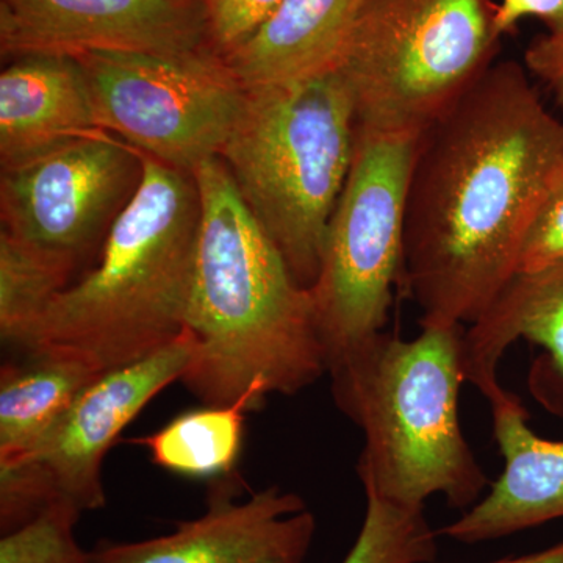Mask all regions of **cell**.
I'll return each instance as SVG.
<instances>
[{"instance_id": "cell-21", "label": "cell", "mask_w": 563, "mask_h": 563, "mask_svg": "<svg viewBox=\"0 0 563 563\" xmlns=\"http://www.w3.org/2000/svg\"><path fill=\"white\" fill-rule=\"evenodd\" d=\"M81 514L70 499H55L27 525L3 533L0 563H95L74 536Z\"/></svg>"}, {"instance_id": "cell-5", "label": "cell", "mask_w": 563, "mask_h": 563, "mask_svg": "<svg viewBox=\"0 0 563 563\" xmlns=\"http://www.w3.org/2000/svg\"><path fill=\"white\" fill-rule=\"evenodd\" d=\"M357 122L336 70L246 90L220 158L301 287L321 269L329 222L354 158Z\"/></svg>"}, {"instance_id": "cell-16", "label": "cell", "mask_w": 563, "mask_h": 563, "mask_svg": "<svg viewBox=\"0 0 563 563\" xmlns=\"http://www.w3.org/2000/svg\"><path fill=\"white\" fill-rule=\"evenodd\" d=\"M366 0H280L250 38L221 55L246 90L335 70Z\"/></svg>"}, {"instance_id": "cell-19", "label": "cell", "mask_w": 563, "mask_h": 563, "mask_svg": "<svg viewBox=\"0 0 563 563\" xmlns=\"http://www.w3.org/2000/svg\"><path fill=\"white\" fill-rule=\"evenodd\" d=\"M76 265L0 231V336L22 351Z\"/></svg>"}, {"instance_id": "cell-7", "label": "cell", "mask_w": 563, "mask_h": 563, "mask_svg": "<svg viewBox=\"0 0 563 563\" xmlns=\"http://www.w3.org/2000/svg\"><path fill=\"white\" fill-rule=\"evenodd\" d=\"M420 135L357 131L310 288L325 365L385 332L401 284L407 190Z\"/></svg>"}, {"instance_id": "cell-25", "label": "cell", "mask_w": 563, "mask_h": 563, "mask_svg": "<svg viewBox=\"0 0 563 563\" xmlns=\"http://www.w3.org/2000/svg\"><path fill=\"white\" fill-rule=\"evenodd\" d=\"M525 68L547 85L563 107V24L529 44Z\"/></svg>"}, {"instance_id": "cell-27", "label": "cell", "mask_w": 563, "mask_h": 563, "mask_svg": "<svg viewBox=\"0 0 563 563\" xmlns=\"http://www.w3.org/2000/svg\"><path fill=\"white\" fill-rule=\"evenodd\" d=\"M492 563H563V542L548 548V550L540 551V553H532L521 555V558L503 559V561Z\"/></svg>"}, {"instance_id": "cell-23", "label": "cell", "mask_w": 563, "mask_h": 563, "mask_svg": "<svg viewBox=\"0 0 563 563\" xmlns=\"http://www.w3.org/2000/svg\"><path fill=\"white\" fill-rule=\"evenodd\" d=\"M202 3L211 47L225 55L250 38L280 0H202Z\"/></svg>"}, {"instance_id": "cell-13", "label": "cell", "mask_w": 563, "mask_h": 563, "mask_svg": "<svg viewBox=\"0 0 563 563\" xmlns=\"http://www.w3.org/2000/svg\"><path fill=\"white\" fill-rule=\"evenodd\" d=\"M518 340L542 350L529 368V393L544 410L563 418V263L515 274L487 312L465 329L463 379L490 406L512 393L499 384L498 366Z\"/></svg>"}, {"instance_id": "cell-9", "label": "cell", "mask_w": 563, "mask_h": 563, "mask_svg": "<svg viewBox=\"0 0 563 563\" xmlns=\"http://www.w3.org/2000/svg\"><path fill=\"white\" fill-rule=\"evenodd\" d=\"M143 179V155L95 131L2 169V229L80 265L101 252L114 220Z\"/></svg>"}, {"instance_id": "cell-2", "label": "cell", "mask_w": 563, "mask_h": 563, "mask_svg": "<svg viewBox=\"0 0 563 563\" xmlns=\"http://www.w3.org/2000/svg\"><path fill=\"white\" fill-rule=\"evenodd\" d=\"M201 224L185 313L192 355L180 383L206 406L292 396L328 373L310 290L236 190L220 157L192 172Z\"/></svg>"}, {"instance_id": "cell-1", "label": "cell", "mask_w": 563, "mask_h": 563, "mask_svg": "<svg viewBox=\"0 0 563 563\" xmlns=\"http://www.w3.org/2000/svg\"><path fill=\"white\" fill-rule=\"evenodd\" d=\"M528 74L495 63L418 140L399 290L420 309L421 328L473 324L487 312L563 176V122Z\"/></svg>"}, {"instance_id": "cell-20", "label": "cell", "mask_w": 563, "mask_h": 563, "mask_svg": "<svg viewBox=\"0 0 563 563\" xmlns=\"http://www.w3.org/2000/svg\"><path fill=\"white\" fill-rule=\"evenodd\" d=\"M366 512L354 547L342 563H433L439 555V531L424 509H407L363 487Z\"/></svg>"}, {"instance_id": "cell-8", "label": "cell", "mask_w": 563, "mask_h": 563, "mask_svg": "<svg viewBox=\"0 0 563 563\" xmlns=\"http://www.w3.org/2000/svg\"><path fill=\"white\" fill-rule=\"evenodd\" d=\"M96 122L136 151L180 172L220 157L246 102V88L217 51L77 55Z\"/></svg>"}, {"instance_id": "cell-10", "label": "cell", "mask_w": 563, "mask_h": 563, "mask_svg": "<svg viewBox=\"0 0 563 563\" xmlns=\"http://www.w3.org/2000/svg\"><path fill=\"white\" fill-rule=\"evenodd\" d=\"M246 483L229 473L210 481L206 512L174 532L139 542L101 540L95 563H303L317 518L298 493L277 485L240 501Z\"/></svg>"}, {"instance_id": "cell-12", "label": "cell", "mask_w": 563, "mask_h": 563, "mask_svg": "<svg viewBox=\"0 0 563 563\" xmlns=\"http://www.w3.org/2000/svg\"><path fill=\"white\" fill-rule=\"evenodd\" d=\"M192 342L187 332L176 342L129 365L99 374L77 396L57 428L36 451L58 492L84 512L107 504L102 463L122 431L190 365Z\"/></svg>"}, {"instance_id": "cell-24", "label": "cell", "mask_w": 563, "mask_h": 563, "mask_svg": "<svg viewBox=\"0 0 563 563\" xmlns=\"http://www.w3.org/2000/svg\"><path fill=\"white\" fill-rule=\"evenodd\" d=\"M558 263H563V176L540 203L526 232L518 272H536Z\"/></svg>"}, {"instance_id": "cell-3", "label": "cell", "mask_w": 563, "mask_h": 563, "mask_svg": "<svg viewBox=\"0 0 563 563\" xmlns=\"http://www.w3.org/2000/svg\"><path fill=\"white\" fill-rule=\"evenodd\" d=\"M465 325L380 332L331 363L333 402L365 433L363 487L407 509L442 495L453 509L481 501L488 477L463 435L459 395Z\"/></svg>"}, {"instance_id": "cell-17", "label": "cell", "mask_w": 563, "mask_h": 563, "mask_svg": "<svg viewBox=\"0 0 563 563\" xmlns=\"http://www.w3.org/2000/svg\"><path fill=\"white\" fill-rule=\"evenodd\" d=\"M0 369V459L33 455L85 388L102 374L74 352L24 351Z\"/></svg>"}, {"instance_id": "cell-15", "label": "cell", "mask_w": 563, "mask_h": 563, "mask_svg": "<svg viewBox=\"0 0 563 563\" xmlns=\"http://www.w3.org/2000/svg\"><path fill=\"white\" fill-rule=\"evenodd\" d=\"M95 131L90 85L76 57L25 55L0 74L2 169Z\"/></svg>"}, {"instance_id": "cell-18", "label": "cell", "mask_w": 563, "mask_h": 563, "mask_svg": "<svg viewBox=\"0 0 563 563\" xmlns=\"http://www.w3.org/2000/svg\"><path fill=\"white\" fill-rule=\"evenodd\" d=\"M250 399L231 406H206L174 418L161 431L133 443L150 450L152 462L185 477H217L232 473L242 453Z\"/></svg>"}, {"instance_id": "cell-4", "label": "cell", "mask_w": 563, "mask_h": 563, "mask_svg": "<svg viewBox=\"0 0 563 563\" xmlns=\"http://www.w3.org/2000/svg\"><path fill=\"white\" fill-rule=\"evenodd\" d=\"M141 155L139 190L95 268L52 301L22 351L58 347L106 373L184 335L201 224L198 184L192 173Z\"/></svg>"}, {"instance_id": "cell-11", "label": "cell", "mask_w": 563, "mask_h": 563, "mask_svg": "<svg viewBox=\"0 0 563 563\" xmlns=\"http://www.w3.org/2000/svg\"><path fill=\"white\" fill-rule=\"evenodd\" d=\"M3 57L213 49L202 0H0ZM214 51V49H213Z\"/></svg>"}, {"instance_id": "cell-26", "label": "cell", "mask_w": 563, "mask_h": 563, "mask_svg": "<svg viewBox=\"0 0 563 563\" xmlns=\"http://www.w3.org/2000/svg\"><path fill=\"white\" fill-rule=\"evenodd\" d=\"M537 18L548 29L563 24V0H499L496 22L499 33L507 35L514 32L518 22Z\"/></svg>"}, {"instance_id": "cell-14", "label": "cell", "mask_w": 563, "mask_h": 563, "mask_svg": "<svg viewBox=\"0 0 563 563\" xmlns=\"http://www.w3.org/2000/svg\"><path fill=\"white\" fill-rule=\"evenodd\" d=\"M492 415L504 472L485 498L440 529L459 543L490 542L563 518V442L532 432L514 393L493 404Z\"/></svg>"}, {"instance_id": "cell-22", "label": "cell", "mask_w": 563, "mask_h": 563, "mask_svg": "<svg viewBox=\"0 0 563 563\" xmlns=\"http://www.w3.org/2000/svg\"><path fill=\"white\" fill-rule=\"evenodd\" d=\"M63 498L47 466L35 455L0 459V529L16 531Z\"/></svg>"}, {"instance_id": "cell-6", "label": "cell", "mask_w": 563, "mask_h": 563, "mask_svg": "<svg viewBox=\"0 0 563 563\" xmlns=\"http://www.w3.org/2000/svg\"><path fill=\"white\" fill-rule=\"evenodd\" d=\"M493 0H366L336 73L357 131L421 135L495 65Z\"/></svg>"}]
</instances>
